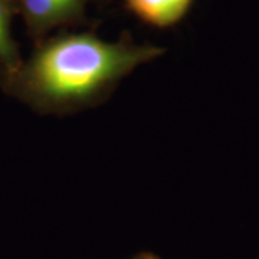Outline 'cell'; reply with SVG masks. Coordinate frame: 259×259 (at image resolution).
Segmentation results:
<instances>
[{"mask_svg": "<svg viewBox=\"0 0 259 259\" xmlns=\"http://www.w3.org/2000/svg\"><path fill=\"white\" fill-rule=\"evenodd\" d=\"M163 52L128 39L107 42L90 33L65 35L40 48L19 81L30 101L64 114L101 101L122 78Z\"/></svg>", "mask_w": 259, "mask_h": 259, "instance_id": "6da1fadb", "label": "cell"}, {"mask_svg": "<svg viewBox=\"0 0 259 259\" xmlns=\"http://www.w3.org/2000/svg\"><path fill=\"white\" fill-rule=\"evenodd\" d=\"M88 0H23L29 22L37 30H48L81 18Z\"/></svg>", "mask_w": 259, "mask_h": 259, "instance_id": "7a4b0ae2", "label": "cell"}, {"mask_svg": "<svg viewBox=\"0 0 259 259\" xmlns=\"http://www.w3.org/2000/svg\"><path fill=\"white\" fill-rule=\"evenodd\" d=\"M193 0H127L128 9L148 25L168 28L180 22Z\"/></svg>", "mask_w": 259, "mask_h": 259, "instance_id": "3957f363", "label": "cell"}, {"mask_svg": "<svg viewBox=\"0 0 259 259\" xmlns=\"http://www.w3.org/2000/svg\"><path fill=\"white\" fill-rule=\"evenodd\" d=\"M134 259H157L156 256H151V255H140V256H137V258Z\"/></svg>", "mask_w": 259, "mask_h": 259, "instance_id": "277c9868", "label": "cell"}]
</instances>
